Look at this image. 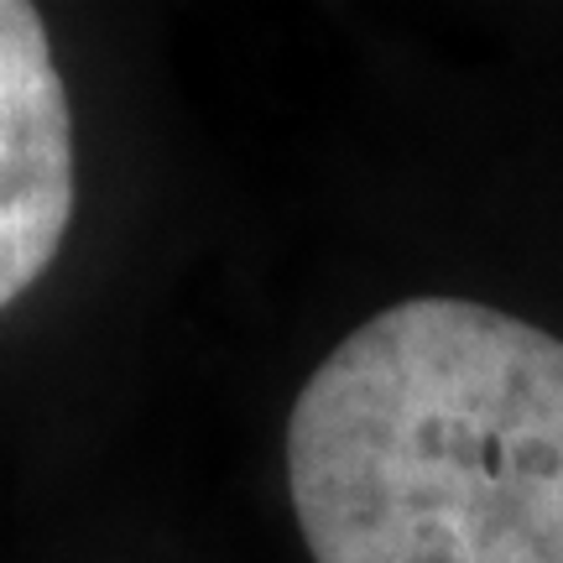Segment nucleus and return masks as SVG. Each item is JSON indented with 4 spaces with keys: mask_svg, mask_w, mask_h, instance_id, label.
I'll return each instance as SVG.
<instances>
[{
    "mask_svg": "<svg viewBox=\"0 0 563 563\" xmlns=\"http://www.w3.org/2000/svg\"><path fill=\"white\" fill-rule=\"evenodd\" d=\"M313 563H563V340L470 298L350 329L287 418Z\"/></svg>",
    "mask_w": 563,
    "mask_h": 563,
    "instance_id": "nucleus-1",
    "label": "nucleus"
},
{
    "mask_svg": "<svg viewBox=\"0 0 563 563\" xmlns=\"http://www.w3.org/2000/svg\"><path fill=\"white\" fill-rule=\"evenodd\" d=\"M74 199V110L42 11L0 0V313L58 262Z\"/></svg>",
    "mask_w": 563,
    "mask_h": 563,
    "instance_id": "nucleus-2",
    "label": "nucleus"
}]
</instances>
